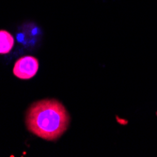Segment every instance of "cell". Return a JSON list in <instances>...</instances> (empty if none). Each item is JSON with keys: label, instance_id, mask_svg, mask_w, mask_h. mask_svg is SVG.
I'll return each instance as SVG.
<instances>
[{"label": "cell", "instance_id": "277c9868", "mask_svg": "<svg viewBox=\"0 0 157 157\" xmlns=\"http://www.w3.org/2000/svg\"><path fill=\"white\" fill-rule=\"evenodd\" d=\"M13 46H14L13 36L6 30H0V54L4 55L10 53Z\"/></svg>", "mask_w": 157, "mask_h": 157}, {"label": "cell", "instance_id": "3957f363", "mask_svg": "<svg viewBox=\"0 0 157 157\" xmlns=\"http://www.w3.org/2000/svg\"><path fill=\"white\" fill-rule=\"evenodd\" d=\"M40 31L39 27L33 24H27L21 27L18 32L17 38L20 42H28V41H36L38 37H40Z\"/></svg>", "mask_w": 157, "mask_h": 157}, {"label": "cell", "instance_id": "6da1fadb", "mask_svg": "<svg viewBox=\"0 0 157 157\" xmlns=\"http://www.w3.org/2000/svg\"><path fill=\"white\" fill-rule=\"evenodd\" d=\"M70 115L65 106L55 99H45L35 102L25 115L27 130L33 135L55 141L68 129Z\"/></svg>", "mask_w": 157, "mask_h": 157}, {"label": "cell", "instance_id": "7a4b0ae2", "mask_svg": "<svg viewBox=\"0 0 157 157\" xmlns=\"http://www.w3.org/2000/svg\"><path fill=\"white\" fill-rule=\"evenodd\" d=\"M39 70V61L32 56H25L20 58L14 64L13 75L16 77L27 80L34 77Z\"/></svg>", "mask_w": 157, "mask_h": 157}]
</instances>
